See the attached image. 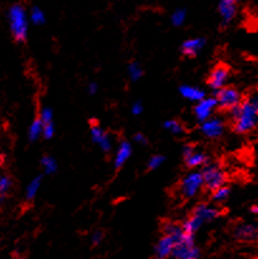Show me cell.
<instances>
[{"label":"cell","instance_id":"cell-1","mask_svg":"<svg viewBox=\"0 0 258 259\" xmlns=\"http://www.w3.org/2000/svg\"><path fill=\"white\" fill-rule=\"evenodd\" d=\"M233 119V128L237 133L247 134L252 132L258 124V111L250 99L242 100L238 106L229 110Z\"/></svg>","mask_w":258,"mask_h":259},{"label":"cell","instance_id":"cell-2","mask_svg":"<svg viewBox=\"0 0 258 259\" xmlns=\"http://www.w3.org/2000/svg\"><path fill=\"white\" fill-rule=\"evenodd\" d=\"M8 23L9 29L15 42L24 43L29 32V15L25 12L24 7L20 4H14L8 9Z\"/></svg>","mask_w":258,"mask_h":259},{"label":"cell","instance_id":"cell-3","mask_svg":"<svg viewBox=\"0 0 258 259\" xmlns=\"http://www.w3.org/2000/svg\"><path fill=\"white\" fill-rule=\"evenodd\" d=\"M171 257L175 259H199L200 250L195 245L194 235L184 233V235L175 244Z\"/></svg>","mask_w":258,"mask_h":259},{"label":"cell","instance_id":"cell-4","mask_svg":"<svg viewBox=\"0 0 258 259\" xmlns=\"http://www.w3.org/2000/svg\"><path fill=\"white\" fill-rule=\"evenodd\" d=\"M202 179H204V187L209 191H214V190L219 189V187L224 186L225 180V172L223 171L222 167L217 163H206L202 167Z\"/></svg>","mask_w":258,"mask_h":259},{"label":"cell","instance_id":"cell-5","mask_svg":"<svg viewBox=\"0 0 258 259\" xmlns=\"http://www.w3.org/2000/svg\"><path fill=\"white\" fill-rule=\"evenodd\" d=\"M204 187V179H202V174L199 171L189 172L184 179L181 180L180 184V192L182 196L191 199V197L196 196L201 189Z\"/></svg>","mask_w":258,"mask_h":259},{"label":"cell","instance_id":"cell-6","mask_svg":"<svg viewBox=\"0 0 258 259\" xmlns=\"http://www.w3.org/2000/svg\"><path fill=\"white\" fill-rule=\"evenodd\" d=\"M215 99L218 101V106L223 110H232L233 108L239 105L242 103V95L239 91L234 88L224 86L217 91Z\"/></svg>","mask_w":258,"mask_h":259},{"label":"cell","instance_id":"cell-7","mask_svg":"<svg viewBox=\"0 0 258 259\" xmlns=\"http://www.w3.org/2000/svg\"><path fill=\"white\" fill-rule=\"evenodd\" d=\"M225 131V123L219 116H210L209 119L200 123V132L206 138L218 139L223 136Z\"/></svg>","mask_w":258,"mask_h":259},{"label":"cell","instance_id":"cell-8","mask_svg":"<svg viewBox=\"0 0 258 259\" xmlns=\"http://www.w3.org/2000/svg\"><path fill=\"white\" fill-rule=\"evenodd\" d=\"M217 106L218 101L215 96L214 98H204L200 101H197L194 108V114L196 120L199 123H202L204 120L209 119L210 116H212V113L215 111Z\"/></svg>","mask_w":258,"mask_h":259},{"label":"cell","instance_id":"cell-9","mask_svg":"<svg viewBox=\"0 0 258 259\" xmlns=\"http://www.w3.org/2000/svg\"><path fill=\"white\" fill-rule=\"evenodd\" d=\"M228 80H229V68L225 66L219 65L210 72L209 77H207V83L212 90L218 91L219 89L227 86Z\"/></svg>","mask_w":258,"mask_h":259},{"label":"cell","instance_id":"cell-10","mask_svg":"<svg viewBox=\"0 0 258 259\" xmlns=\"http://www.w3.org/2000/svg\"><path fill=\"white\" fill-rule=\"evenodd\" d=\"M90 136L91 139L95 144H98L100 147V149L103 152H109L111 149V138L103 128H101L99 124L93 123L90 126Z\"/></svg>","mask_w":258,"mask_h":259},{"label":"cell","instance_id":"cell-11","mask_svg":"<svg viewBox=\"0 0 258 259\" xmlns=\"http://www.w3.org/2000/svg\"><path fill=\"white\" fill-rule=\"evenodd\" d=\"M175 244H176V240H175L174 237L168 234H163V237L154 245V257L157 259H167L171 257Z\"/></svg>","mask_w":258,"mask_h":259},{"label":"cell","instance_id":"cell-12","mask_svg":"<svg viewBox=\"0 0 258 259\" xmlns=\"http://www.w3.org/2000/svg\"><path fill=\"white\" fill-rule=\"evenodd\" d=\"M234 235L240 242H254L258 240V225L252 223L239 224L234 229Z\"/></svg>","mask_w":258,"mask_h":259},{"label":"cell","instance_id":"cell-13","mask_svg":"<svg viewBox=\"0 0 258 259\" xmlns=\"http://www.w3.org/2000/svg\"><path fill=\"white\" fill-rule=\"evenodd\" d=\"M240 0H219V14L223 25H227L234 19L237 14V3Z\"/></svg>","mask_w":258,"mask_h":259},{"label":"cell","instance_id":"cell-14","mask_svg":"<svg viewBox=\"0 0 258 259\" xmlns=\"http://www.w3.org/2000/svg\"><path fill=\"white\" fill-rule=\"evenodd\" d=\"M205 45H206L205 38H190L181 45V52L186 57H195L204 50Z\"/></svg>","mask_w":258,"mask_h":259},{"label":"cell","instance_id":"cell-15","mask_svg":"<svg viewBox=\"0 0 258 259\" xmlns=\"http://www.w3.org/2000/svg\"><path fill=\"white\" fill-rule=\"evenodd\" d=\"M192 214L196 215L205 224V223H211L217 220L220 217V210L209 204H199L194 209Z\"/></svg>","mask_w":258,"mask_h":259},{"label":"cell","instance_id":"cell-16","mask_svg":"<svg viewBox=\"0 0 258 259\" xmlns=\"http://www.w3.org/2000/svg\"><path fill=\"white\" fill-rule=\"evenodd\" d=\"M132 153H133L132 144L126 141L120 142V144L116 148L115 156H114V167L115 168H121L126 163V161L131 158Z\"/></svg>","mask_w":258,"mask_h":259},{"label":"cell","instance_id":"cell-17","mask_svg":"<svg viewBox=\"0 0 258 259\" xmlns=\"http://www.w3.org/2000/svg\"><path fill=\"white\" fill-rule=\"evenodd\" d=\"M180 95L182 96L186 100L192 101V103H197L201 99L205 98V93L202 89L197 88V86H192V85H182L180 86L179 89Z\"/></svg>","mask_w":258,"mask_h":259},{"label":"cell","instance_id":"cell-18","mask_svg":"<svg viewBox=\"0 0 258 259\" xmlns=\"http://www.w3.org/2000/svg\"><path fill=\"white\" fill-rule=\"evenodd\" d=\"M185 162L190 168H197V167H204L207 163V156L201 151H192L189 156L185 157Z\"/></svg>","mask_w":258,"mask_h":259},{"label":"cell","instance_id":"cell-19","mask_svg":"<svg viewBox=\"0 0 258 259\" xmlns=\"http://www.w3.org/2000/svg\"><path fill=\"white\" fill-rule=\"evenodd\" d=\"M202 225H204V222H202L201 219H199L196 215L192 214L189 219L185 220L184 224H182V229H184V232L187 233V234L194 235Z\"/></svg>","mask_w":258,"mask_h":259},{"label":"cell","instance_id":"cell-20","mask_svg":"<svg viewBox=\"0 0 258 259\" xmlns=\"http://www.w3.org/2000/svg\"><path fill=\"white\" fill-rule=\"evenodd\" d=\"M40 186H42V176H37L28 184L27 189H25V199L28 201H32L37 197L38 192H39Z\"/></svg>","mask_w":258,"mask_h":259},{"label":"cell","instance_id":"cell-21","mask_svg":"<svg viewBox=\"0 0 258 259\" xmlns=\"http://www.w3.org/2000/svg\"><path fill=\"white\" fill-rule=\"evenodd\" d=\"M42 133H43V123L42 120H40L39 116H38V118H35L34 120L30 123L29 128H28V139H29L30 142L38 141V138L42 137Z\"/></svg>","mask_w":258,"mask_h":259},{"label":"cell","instance_id":"cell-22","mask_svg":"<svg viewBox=\"0 0 258 259\" xmlns=\"http://www.w3.org/2000/svg\"><path fill=\"white\" fill-rule=\"evenodd\" d=\"M40 166L46 175H53L57 171V162L52 156H43L40 159Z\"/></svg>","mask_w":258,"mask_h":259},{"label":"cell","instance_id":"cell-23","mask_svg":"<svg viewBox=\"0 0 258 259\" xmlns=\"http://www.w3.org/2000/svg\"><path fill=\"white\" fill-rule=\"evenodd\" d=\"M13 186V181L7 175H0V202H4Z\"/></svg>","mask_w":258,"mask_h":259},{"label":"cell","instance_id":"cell-24","mask_svg":"<svg viewBox=\"0 0 258 259\" xmlns=\"http://www.w3.org/2000/svg\"><path fill=\"white\" fill-rule=\"evenodd\" d=\"M29 20L34 25H42L46 22V15L39 7H33L29 12Z\"/></svg>","mask_w":258,"mask_h":259},{"label":"cell","instance_id":"cell-25","mask_svg":"<svg viewBox=\"0 0 258 259\" xmlns=\"http://www.w3.org/2000/svg\"><path fill=\"white\" fill-rule=\"evenodd\" d=\"M163 128L166 129L167 132H169V133H172V134H175V136H180V134H182L184 133V131H185V128H184V125H182L181 123H180V121H177V120H166L163 123Z\"/></svg>","mask_w":258,"mask_h":259},{"label":"cell","instance_id":"cell-26","mask_svg":"<svg viewBox=\"0 0 258 259\" xmlns=\"http://www.w3.org/2000/svg\"><path fill=\"white\" fill-rule=\"evenodd\" d=\"M128 75L132 81H138L143 76V70H142L141 65L138 62H132L128 65Z\"/></svg>","mask_w":258,"mask_h":259},{"label":"cell","instance_id":"cell-27","mask_svg":"<svg viewBox=\"0 0 258 259\" xmlns=\"http://www.w3.org/2000/svg\"><path fill=\"white\" fill-rule=\"evenodd\" d=\"M186 9L184 8H179V9L175 10L171 15V23L175 25V27H181L182 24L186 20Z\"/></svg>","mask_w":258,"mask_h":259},{"label":"cell","instance_id":"cell-28","mask_svg":"<svg viewBox=\"0 0 258 259\" xmlns=\"http://www.w3.org/2000/svg\"><path fill=\"white\" fill-rule=\"evenodd\" d=\"M229 195H230V189L224 185V186L219 187V189H217V190H214V191H212V201H214V202H224L225 200L229 197Z\"/></svg>","mask_w":258,"mask_h":259},{"label":"cell","instance_id":"cell-29","mask_svg":"<svg viewBox=\"0 0 258 259\" xmlns=\"http://www.w3.org/2000/svg\"><path fill=\"white\" fill-rule=\"evenodd\" d=\"M166 158H164L163 154H154L149 158L148 161V168L149 169H158L162 164L164 163Z\"/></svg>","mask_w":258,"mask_h":259},{"label":"cell","instance_id":"cell-30","mask_svg":"<svg viewBox=\"0 0 258 259\" xmlns=\"http://www.w3.org/2000/svg\"><path fill=\"white\" fill-rule=\"evenodd\" d=\"M39 118H40V120H42L43 124L53 123V111H52V109L48 108V106L43 108L42 110H40V113H39Z\"/></svg>","mask_w":258,"mask_h":259},{"label":"cell","instance_id":"cell-31","mask_svg":"<svg viewBox=\"0 0 258 259\" xmlns=\"http://www.w3.org/2000/svg\"><path fill=\"white\" fill-rule=\"evenodd\" d=\"M55 136V124L53 123H47V124H43V133L42 137L47 141L53 138Z\"/></svg>","mask_w":258,"mask_h":259},{"label":"cell","instance_id":"cell-32","mask_svg":"<svg viewBox=\"0 0 258 259\" xmlns=\"http://www.w3.org/2000/svg\"><path fill=\"white\" fill-rule=\"evenodd\" d=\"M143 104L141 103V101H134L133 104H132V106H131V111H132V114H133V115H136V116H138V115H141L142 113H143Z\"/></svg>","mask_w":258,"mask_h":259},{"label":"cell","instance_id":"cell-33","mask_svg":"<svg viewBox=\"0 0 258 259\" xmlns=\"http://www.w3.org/2000/svg\"><path fill=\"white\" fill-rule=\"evenodd\" d=\"M103 240H104L103 232L96 230V232H94L93 235H91V243H93V245H100L101 243H103Z\"/></svg>","mask_w":258,"mask_h":259},{"label":"cell","instance_id":"cell-34","mask_svg":"<svg viewBox=\"0 0 258 259\" xmlns=\"http://www.w3.org/2000/svg\"><path fill=\"white\" fill-rule=\"evenodd\" d=\"M134 141H136L138 144H141V146H146V144L148 143L147 137L144 136L143 133H137L136 136H134Z\"/></svg>","mask_w":258,"mask_h":259},{"label":"cell","instance_id":"cell-35","mask_svg":"<svg viewBox=\"0 0 258 259\" xmlns=\"http://www.w3.org/2000/svg\"><path fill=\"white\" fill-rule=\"evenodd\" d=\"M98 83L96 82H89L88 88H86V90H88V93L90 94V95H95L96 93H98Z\"/></svg>","mask_w":258,"mask_h":259},{"label":"cell","instance_id":"cell-36","mask_svg":"<svg viewBox=\"0 0 258 259\" xmlns=\"http://www.w3.org/2000/svg\"><path fill=\"white\" fill-rule=\"evenodd\" d=\"M249 99H250V100L253 101V104H254L255 109H257V111H258V95L252 96V98H249Z\"/></svg>","mask_w":258,"mask_h":259},{"label":"cell","instance_id":"cell-37","mask_svg":"<svg viewBox=\"0 0 258 259\" xmlns=\"http://www.w3.org/2000/svg\"><path fill=\"white\" fill-rule=\"evenodd\" d=\"M250 211H252L253 214L258 215V205H254V206H252V209H250Z\"/></svg>","mask_w":258,"mask_h":259},{"label":"cell","instance_id":"cell-38","mask_svg":"<svg viewBox=\"0 0 258 259\" xmlns=\"http://www.w3.org/2000/svg\"><path fill=\"white\" fill-rule=\"evenodd\" d=\"M0 158H2V149H0Z\"/></svg>","mask_w":258,"mask_h":259},{"label":"cell","instance_id":"cell-39","mask_svg":"<svg viewBox=\"0 0 258 259\" xmlns=\"http://www.w3.org/2000/svg\"><path fill=\"white\" fill-rule=\"evenodd\" d=\"M15 259H24V258H22V257H18V258H15Z\"/></svg>","mask_w":258,"mask_h":259}]
</instances>
